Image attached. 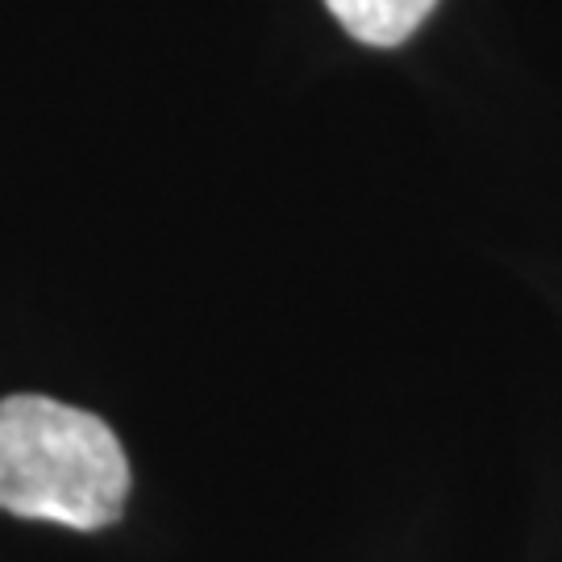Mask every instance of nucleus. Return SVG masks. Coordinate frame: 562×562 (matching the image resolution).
Masks as SVG:
<instances>
[{
	"mask_svg": "<svg viewBox=\"0 0 562 562\" xmlns=\"http://www.w3.org/2000/svg\"><path fill=\"white\" fill-rule=\"evenodd\" d=\"M130 462L117 434L50 396L0 401V508L25 521L104 529L121 517Z\"/></svg>",
	"mask_w": 562,
	"mask_h": 562,
	"instance_id": "f257e3e1",
	"label": "nucleus"
},
{
	"mask_svg": "<svg viewBox=\"0 0 562 562\" xmlns=\"http://www.w3.org/2000/svg\"><path fill=\"white\" fill-rule=\"evenodd\" d=\"M350 38L367 46H401L438 0H325Z\"/></svg>",
	"mask_w": 562,
	"mask_h": 562,
	"instance_id": "f03ea898",
	"label": "nucleus"
}]
</instances>
